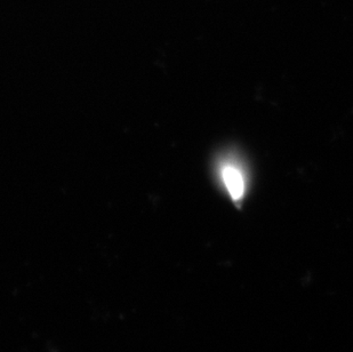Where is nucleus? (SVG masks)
<instances>
[{
	"mask_svg": "<svg viewBox=\"0 0 353 352\" xmlns=\"http://www.w3.org/2000/svg\"><path fill=\"white\" fill-rule=\"evenodd\" d=\"M223 182L234 202L241 199L245 193V179L243 174L234 166H225L222 170Z\"/></svg>",
	"mask_w": 353,
	"mask_h": 352,
	"instance_id": "nucleus-1",
	"label": "nucleus"
}]
</instances>
